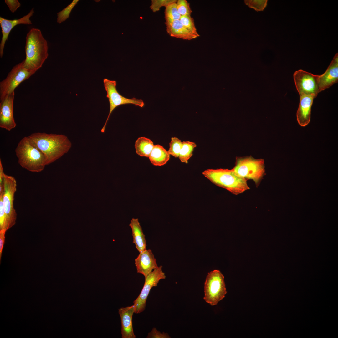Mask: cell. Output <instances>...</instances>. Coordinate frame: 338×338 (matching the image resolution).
Segmentation results:
<instances>
[{"label":"cell","mask_w":338,"mask_h":338,"mask_svg":"<svg viewBox=\"0 0 338 338\" xmlns=\"http://www.w3.org/2000/svg\"><path fill=\"white\" fill-rule=\"evenodd\" d=\"M5 2L12 13L15 12L21 6L18 0H5Z\"/></svg>","instance_id":"obj_32"},{"label":"cell","mask_w":338,"mask_h":338,"mask_svg":"<svg viewBox=\"0 0 338 338\" xmlns=\"http://www.w3.org/2000/svg\"><path fill=\"white\" fill-rule=\"evenodd\" d=\"M338 54L334 57L326 71L319 75V93L331 86L338 82Z\"/></svg>","instance_id":"obj_15"},{"label":"cell","mask_w":338,"mask_h":338,"mask_svg":"<svg viewBox=\"0 0 338 338\" xmlns=\"http://www.w3.org/2000/svg\"><path fill=\"white\" fill-rule=\"evenodd\" d=\"M139 253L135 260V265L137 272L143 274L145 278L158 266L151 249H146Z\"/></svg>","instance_id":"obj_14"},{"label":"cell","mask_w":338,"mask_h":338,"mask_svg":"<svg viewBox=\"0 0 338 338\" xmlns=\"http://www.w3.org/2000/svg\"><path fill=\"white\" fill-rule=\"evenodd\" d=\"M14 96V91L0 100V127L8 131L16 126L13 115Z\"/></svg>","instance_id":"obj_12"},{"label":"cell","mask_w":338,"mask_h":338,"mask_svg":"<svg viewBox=\"0 0 338 338\" xmlns=\"http://www.w3.org/2000/svg\"><path fill=\"white\" fill-rule=\"evenodd\" d=\"M176 4L178 11L181 16H191L192 11L188 1L186 0H178Z\"/></svg>","instance_id":"obj_28"},{"label":"cell","mask_w":338,"mask_h":338,"mask_svg":"<svg viewBox=\"0 0 338 338\" xmlns=\"http://www.w3.org/2000/svg\"><path fill=\"white\" fill-rule=\"evenodd\" d=\"M129 226L131 227L133 238V243L139 253L146 249V240L142 228L138 218H132Z\"/></svg>","instance_id":"obj_19"},{"label":"cell","mask_w":338,"mask_h":338,"mask_svg":"<svg viewBox=\"0 0 338 338\" xmlns=\"http://www.w3.org/2000/svg\"><path fill=\"white\" fill-rule=\"evenodd\" d=\"M17 186L16 181L14 177L4 174L3 202L11 228L15 224L17 219V214L13 204Z\"/></svg>","instance_id":"obj_11"},{"label":"cell","mask_w":338,"mask_h":338,"mask_svg":"<svg viewBox=\"0 0 338 338\" xmlns=\"http://www.w3.org/2000/svg\"><path fill=\"white\" fill-rule=\"evenodd\" d=\"M180 21L182 25L190 33L199 37L198 33L193 18L191 16H181Z\"/></svg>","instance_id":"obj_25"},{"label":"cell","mask_w":338,"mask_h":338,"mask_svg":"<svg viewBox=\"0 0 338 338\" xmlns=\"http://www.w3.org/2000/svg\"><path fill=\"white\" fill-rule=\"evenodd\" d=\"M202 174L213 183L235 195L250 189L247 181L238 176L232 169H207Z\"/></svg>","instance_id":"obj_3"},{"label":"cell","mask_w":338,"mask_h":338,"mask_svg":"<svg viewBox=\"0 0 338 338\" xmlns=\"http://www.w3.org/2000/svg\"><path fill=\"white\" fill-rule=\"evenodd\" d=\"M154 146L153 141L149 138L145 137H139L135 144L136 153L141 156L148 158Z\"/></svg>","instance_id":"obj_21"},{"label":"cell","mask_w":338,"mask_h":338,"mask_svg":"<svg viewBox=\"0 0 338 338\" xmlns=\"http://www.w3.org/2000/svg\"><path fill=\"white\" fill-rule=\"evenodd\" d=\"M133 305L119 309L121 326V333L122 338H135L132 325V316L135 312Z\"/></svg>","instance_id":"obj_16"},{"label":"cell","mask_w":338,"mask_h":338,"mask_svg":"<svg viewBox=\"0 0 338 338\" xmlns=\"http://www.w3.org/2000/svg\"><path fill=\"white\" fill-rule=\"evenodd\" d=\"M166 31L171 37L190 40L198 37L189 31L181 23L180 20H165Z\"/></svg>","instance_id":"obj_18"},{"label":"cell","mask_w":338,"mask_h":338,"mask_svg":"<svg viewBox=\"0 0 338 338\" xmlns=\"http://www.w3.org/2000/svg\"><path fill=\"white\" fill-rule=\"evenodd\" d=\"M34 13V8H33L26 15L22 18L14 20H8L3 17H0V25L1 28L2 36L0 44V56L2 58L3 54L4 49L5 43L8 39L10 33L13 28L16 26L20 24H32L31 21L30 19Z\"/></svg>","instance_id":"obj_13"},{"label":"cell","mask_w":338,"mask_h":338,"mask_svg":"<svg viewBox=\"0 0 338 338\" xmlns=\"http://www.w3.org/2000/svg\"><path fill=\"white\" fill-rule=\"evenodd\" d=\"M245 4L257 11H263L267 5V0H245Z\"/></svg>","instance_id":"obj_30"},{"label":"cell","mask_w":338,"mask_h":338,"mask_svg":"<svg viewBox=\"0 0 338 338\" xmlns=\"http://www.w3.org/2000/svg\"><path fill=\"white\" fill-rule=\"evenodd\" d=\"M15 151L18 163L28 171L39 172L46 165L44 155L31 143L28 137H25L20 141Z\"/></svg>","instance_id":"obj_4"},{"label":"cell","mask_w":338,"mask_h":338,"mask_svg":"<svg viewBox=\"0 0 338 338\" xmlns=\"http://www.w3.org/2000/svg\"><path fill=\"white\" fill-rule=\"evenodd\" d=\"M197 147L194 142L189 141L182 142V146L178 158L182 162L187 163L193 155L194 150Z\"/></svg>","instance_id":"obj_22"},{"label":"cell","mask_w":338,"mask_h":338,"mask_svg":"<svg viewBox=\"0 0 338 338\" xmlns=\"http://www.w3.org/2000/svg\"><path fill=\"white\" fill-rule=\"evenodd\" d=\"M264 159H255L250 155L236 157L235 166L232 169L247 181L253 180L258 187L266 175Z\"/></svg>","instance_id":"obj_5"},{"label":"cell","mask_w":338,"mask_h":338,"mask_svg":"<svg viewBox=\"0 0 338 338\" xmlns=\"http://www.w3.org/2000/svg\"><path fill=\"white\" fill-rule=\"evenodd\" d=\"M300 96V103L296 113L297 119L299 125L304 127L310 121L311 107L315 98L310 95Z\"/></svg>","instance_id":"obj_17"},{"label":"cell","mask_w":338,"mask_h":338,"mask_svg":"<svg viewBox=\"0 0 338 338\" xmlns=\"http://www.w3.org/2000/svg\"><path fill=\"white\" fill-rule=\"evenodd\" d=\"M7 231L0 230V261L1 262L2 254L5 241V234Z\"/></svg>","instance_id":"obj_33"},{"label":"cell","mask_w":338,"mask_h":338,"mask_svg":"<svg viewBox=\"0 0 338 338\" xmlns=\"http://www.w3.org/2000/svg\"><path fill=\"white\" fill-rule=\"evenodd\" d=\"M170 155L167 151L162 146L154 145L148 158L151 162L155 166H162L165 164L170 159Z\"/></svg>","instance_id":"obj_20"},{"label":"cell","mask_w":338,"mask_h":338,"mask_svg":"<svg viewBox=\"0 0 338 338\" xmlns=\"http://www.w3.org/2000/svg\"><path fill=\"white\" fill-rule=\"evenodd\" d=\"M203 299L211 306L217 305L227 293L224 277L221 272L214 270L208 272L204 285Z\"/></svg>","instance_id":"obj_6"},{"label":"cell","mask_w":338,"mask_h":338,"mask_svg":"<svg viewBox=\"0 0 338 338\" xmlns=\"http://www.w3.org/2000/svg\"><path fill=\"white\" fill-rule=\"evenodd\" d=\"M26 40L24 65L35 73L42 67L48 56L47 42L40 30L34 28L27 33Z\"/></svg>","instance_id":"obj_2"},{"label":"cell","mask_w":338,"mask_h":338,"mask_svg":"<svg viewBox=\"0 0 338 338\" xmlns=\"http://www.w3.org/2000/svg\"><path fill=\"white\" fill-rule=\"evenodd\" d=\"M35 73L25 66L23 60L14 66L7 77L0 83V100L14 92L21 83Z\"/></svg>","instance_id":"obj_7"},{"label":"cell","mask_w":338,"mask_h":338,"mask_svg":"<svg viewBox=\"0 0 338 338\" xmlns=\"http://www.w3.org/2000/svg\"><path fill=\"white\" fill-rule=\"evenodd\" d=\"M79 1V0H73L70 4L58 12L57 14V22L61 23L68 18L71 11Z\"/></svg>","instance_id":"obj_27"},{"label":"cell","mask_w":338,"mask_h":338,"mask_svg":"<svg viewBox=\"0 0 338 338\" xmlns=\"http://www.w3.org/2000/svg\"><path fill=\"white\" fill-rule=\"evenodd\" d=\"M319 75L302 69L295 72L293 78L300 96L310 95L316 97L319 93Z\"/></svg>","instance_id":"obj_10"},{"label":"cell","mask_w":338,"mask_h":338,"mask_svg":"<svg viewBox=\"0 0 338 338\" xmlns=\"http://www.w3.org/2000/svg\"><path fill=\"white\" fill-rule=\"evenodd\" d=\"M165 8L164 13L165 20H180L181 16L178 11L176 3L171 4Z\"/></svg>","instance_id":"obj_26"},{"label":"cell","mask_w":338,"mask_h":338,"mask_svg":"<svg viewBox=\"0 0 338 338\" xmlns=\"http://www.w3.org/2000/svg\"><path fill=\"white\" fill-rule=\"evenodd\" d=\"M105 89L106 92V97L108 98L110 104L109 113L104 125L101 130L102 133L105 132L106 125L110 116L113 110L117 107L127 104H132L136 106L142 107L144 103L141 99L134 97L129 99L121 95L116 89V82L107 79H103Z\"/></svg>","instance_id":"obj_8"},{"label":"cell","mask_w":338,"mask_h":338,"mask_svg":"<svg viewBox=\"0 0 338 338\" xmlns=\"http://www.w3.org/2000/svg\"><path fill=\"white\" fill-rule=\"evenodd\" d=\"M176 0H152L150 8L154 12L158 11L162 7H165L173 3H177Z\"/></svg>","instance_id":"obj_29"},{"label":"cell","mask_w":338,"mask_h":338,"mask_svg":"<svg viewBox=\"0 0 338 338\" xmlns=\"http://www.w3.org/2000/svg\"><path fill=\"white\" fill-rule=\"evenodd\" d=\"M28 137L44 155L46 165L67 153L72 146L71 142L64 135L35 132Z\"/></svg>","instance_id":"obj_1"},{"label":"cell","mask_w":338,"mask_h":338,"mask_svg":"<svg viewBox=\"0 0 338 338\" xmlns=\"http://www.w3.org/2000/svg\"><path fill=\"white\" fill-rule=\"evenodd\" d=\"M4 174L1 160L0 159V193L3 190V178Z\"/></svg>","instance_id":"obj_34"},{"label":"cell","mask_w":338,"mask_h":338,"mask_svg":"<svg viewBox=\"0 0 338 338\" xmlns=\"http://www.w3.org/2000/svg\"><path fill=\"white\" fill-rule=\"evenodd\" d=\"M182 142L177 137H172L169 144V148L167 151L170 155L175 158H178L181 149Z\"/></svg>","instance_id":"obj_24"},{"label":"cell","mask_w":338,"mask_h":338,"mask_svg":"<svg viewBox=\"0 0 338 338\" xmlns=\"http://www.w3.org/2000/svg\"><path fill=\"white\" fill-rule=\"evenodd\" d=\"M171 337L167 333H161L154 327L151 331L149 332L146 337L147 338H170Z\"/></svg>","instance_id":"obj_31"},{"label":"cell","mask_w":338,"mask_h":338,"mask_svg":"<svg viewBox=\"0 0 338 338\" xmlns=\"http://www.w3.org/2000/svg\"><path fill=\"white\" fill-rule=\"evenodd\" d=\"M162 268V266H158L145 277L142 290L138 296L133 301L134 313L139 314L145 310L146 301L151 289L153 287L156 286L160 280L165 279L166 276Z\"/></svg>","instance_id":"obj_9"},{"label":"cell","mask_w":338,"mask_h":338,"mask_svg":"<svg viewBox=\"0 0 338 338\" xmlns=\"http://www.w3.org/2000/svg\"><path fill=\"white\" fill-rule=\"evenodd\" d=\"M3 190L0 193V230H8L11 228L10 223L5 213L3 202Z\"/></svg>","instance_id":"obj_23"}]
</instances>
